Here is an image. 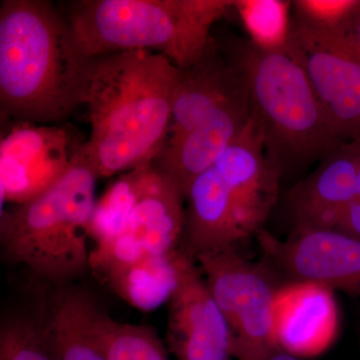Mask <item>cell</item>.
Wrapping results in <instances>:
<instances>
[{"label": "cell", "instance_id": "obj_1", "mask_svg": "<svg viewBox=\"0 0 360 360\" xmlns=\"http://www.w3.org/2000/svg\"><path fill=\"white\" fill-rule=\"evenodd\" d=\"M90 63L63 11L47 0L0 4L1 120L49 124L85 103Z\"/></svg>", "mask_w": 360, "mask_h": 360}, {"label": "cell", "instance_id": "obj_2", "mask_svg": "<svg viewBox=\"0 0 360 360\" xmlns=\"http://www.w3.org/2000/svg\"><path fill=\"white\" fill-rule=\"evenodd\" d=\"M180 70L153 51L110 52L91 58L85 103V148L98 177H110L155 161L172 120Z\"/></svg>", "mask_w": 360, "mask_h": 360}, {"label": "cell", "instance_id": "obj_3", "mask_svg": "<svg viewBox=\"0 0 360 360\" xmlns=\"http://www.w3.org/2000/svg\"><path fill=\"white\" fill-rule=\"evenodd\" d=\"M251 115L231 44L212 37L200 58L180 70L169 129L153 163L186 198L194 179L233 143Z\"/></svg>", "mask_w": 360, "mask_h": 360}, {"label": "cell", "instance_id": "obj_4", "mask_svg": "<svg viewBox=\"0 0 360 360\" xmlns=\"http://www.w3.org/2000/svg\"><path fill=\"white\" fill-rule=\"evenodd\" d=\"M99 179L85 141L65 174L44 193L2 210L0 243L7 262L27 267L52 288L90 269L87 227Z\"/></svg>", "mask_w": 360, "mask_h": 360}, {"label": "cell", "instance_id": "obj_5", "mask_svg": "<svg viewBox=\"0 0 360 360\" xmlns=\"http://www.w3.org/2000/svg\"><path fill=\"white\" fill-rule=\"evenodd\" d=\"M233 0H77L63 13L89 58L153 51L179 70L193 65Z\"/></svg>", "mask_w": 360, "mask_h": 360}, {"label": "cell", "instance_id": "obj_6", "mask_svg": "<svg viewBox=\"0 0 360 360\" xmlns=\"http://www.w3.org/2000/svg\"><path fill=\"white\" fill-rule=\"evenodd\" d=\"M243 72L267 155L278 168L323 160L345 143L328 122L307 73L290 51L229 41Z\"/></svg>", "mask_w": 360, "mask_h": 360}, {"label": "cell", "instance_id": "obj_7", "mask_svg": "<svg viewBox=\"0 0 360 360\" xmlns=\"http://www.w3.org/2000/svg\"><path fill=\"white\" fill-rule=\"evenodd\" d=\"M201 274L231 329L232 356L267 360L277 349L274 328L276 288L269 270L234 248L200 255Z\"/></svg>", "mask_w": 360, "mask_h": 360}, {"label": "cell", "instance_id": "obj_8", "mask_svg": "<svg viewBox=\"0 0 360 360\" xmlns=\"http://www.w3.org/2000/svg\"><path fill=\"white\" fill-rule=\"evenodd\" d=\"M288 51L302 66L342 142L360 139V52L347 32H323L292 20Z\"/></svg>", "mask_w": 360, "mask_h": 360}, {"label": "cell", "instance_id": "obj_9", "mask_svg": "<svg viewBox=\"0 0 360 360\" xmlns=\"http://www.w3.org/2000/svg\"><path fill=\"white\" fill-rule=\"evenodd\" d=\"M182 248L194 260L234 248L262 231L264 217L255 196L214 163L194 179L187 191Z\"/></svg>", "mask_w": 360, "mask_h": 360}, {"label": "cell", "instance_id": "obj_10", "mask_svg": "<svg viewBox=\"0 0 360 360\" xmlns=\"http://www.w3.org/2000/svg\"><path fill=\"white\" fill-rule=\"evenodd\" d=\"M184 201L179 187L153 162L124 229L90 251V269L97 276L113 267L179 248L186 227Z\"/></svg>", "mask_w": 360, "mask_h": 360}, {"label": "cell", "instance_id": "obj_11", "mask_svg": "<svg viewBox=\"0 0 360 360\" xmlns=\"http://www.w3.org/2000/svg\"><path fill=\"white\" fill-rule=\"evenodd\" d=\"M82 144L58 125L16 122L0 141L1 206L44 193L65 174Z\"/></svg>", "mask_w": 360, "mask_h": 360}, {"label": "cell", "instance_id": "obj_12", "mask_svg": "<svg viewBox=\"0 0 360 360\" xmlns=\"http://www.w3.org/2000/svg\"><path fill=\"white\" fill-rule=\"evenodd\" d=\"M258 243L293 281H307L360 296V240L335 229L293 231L283 241L262 231Z\"/></svg>", "mask_w": 360, "mask_h": 360}, {"label": "cell", "instance_id": "obj_13", "mask_svg": "<svg viewBox=\"0 0 360 360\" xmlns=\"http://www.w3.org/2000/svg\"><path fill=\"white\" fill-rule=\"evenodd\" d=\"M195 264L184 250L179 285L168 302V347L179 360H229L231 329Z\"/></svg>", "mask_w": 360, "mask_h": 360}, {"label": "cell", "instance_id": "obj_14", "mask_svg": "<svg viewBox=\"0 0 360 360\" xmlns=\"http://www.w3.org/2000/svg\"><path fill=\"white\" fill-rule=\"evenodd\" d=\"M277 347L297 359L317 356L335 341L338 310L333 290L307 281L279 286L274 298Z\"/></svg>", "mask_w": 360, "mask_h": 360}, {"label": "cell", "instance_id": "obj_15", "mask_svg": "<svg viewBox=\"0 0 360 360\" xmlns=\"http://www.w3.org/2000/svg\"><path fill=\"white\" fill-rule=\"evenodd\" d=\"M359 141L345 142L322 160L321 167L290 195L295 231L333 229L336 217L356 198Z\"/></svg>", "mask_w": 360, "mask_h": 360}, {"label": "cell", "instance_id": "obj_16", "mask_svg": "<svg viewBox=\"0 0 360 360\" xmlns=\"http://www.w3.org/2000/svg\"><path fill=\"white\" fill-rule=\"evenodd\" d=\"M96 300L77 286L52 288L40 304L42 331L52 360H106L92 330Z\"/></svg>", "mask_w": 360, "mask_h": 360}, {"label": "cell", "instance_id": "obj_17", "mask_svg": "<svg viewBox=\"0 0 360 360\" xmlns=\"http://www.w3.org/2000/svg\"><path fill=\"white\" fill-rule=\"evenodd\" d=\"M184 250L151 255L98 276L116 295L139 311L149 312L168 302L179 283Z\"/></svg>", "mask_w": 360, "mask_h": 360}, {"label": "cell", "instance_id": "obj_18", "mask_svg": "<svg viewBox=\"0 0 360 360\" xmlns=\"http://www.w3.org/2000/svg\"><path fill=\"white\" fill-rule=\"evenodd\" d=\"M91 323L106 360H168L155 328L116 321L98 302L92 310Z\"/></svg>", "mask_w": 360, "mask_h": 360}, {"label": "cell", "instance_id": "obj_19", "mask_svg": "<svg viewBox=\"0 0 360 360\" xmlns=\"http://www.w3.org/2000/svg\"><path fill=\"white\" fill-rule=\"evenodd\" d=\"M151 165L153 162L146 163L118 175L96 200L87 227V236L96 245L108 243L124 229L141 196Z\"/></svg>", "mask_w": 360, "mask_h": 360}, {"label": "cell", "instance_id": "obj_20", "mask_svg": "<svg viewBox=\"0 0 360 360\" xmlns=\"http://www.w3.org/2000/svg\"><path fill=\"white\" fill-rule=\"evenodd\" d=\"M291 7L292 1L288 0H233L232 9L251 44L264 51H283L290 46Z\"/></svg>", "mask_w": 360, "mask_h": 360}, {"label": "cell", "instance_id": "obj_21", "mask_svg": "<svg viewBox=\"0 0 360 360\" xmlns=\"http://www.w3.org/2000/svg\"><path fill=\"white\" fill-rule=\"evenodd\" d=\"M0 360H52L42 331L40 307L6 317L0 326Z\"/></svg>", "mask_w": 360, "mask_h": 360}, {"label": "cell", "instance_id": "obj_22", "mask_svg": "<svg viewBox=\"0 0 360 360\" xmlns=\"http://www.w3.org/2000/svg\"><path fill=\"white\" fill-rule=\"evenodd\" d=\"M295 20L323 32H347L360 9V0H295Z\"/></svg>", "mask_w": 360, "mask_h": 360}, {"label": "cell", "instance_id": "obj_23", "mask_svg": "<svg viewBox=\"0 0 360 360\" xmlns=\"http://www.w3.org/2000/svg\"><path fill=\"white\" fill-rule=\"evenodd\" d=\"M333 229L360 240V198H354L340 210Z\"/></svg>", "mask_w": 360, "mask_h": 360}, {"label": "cell", "instance_id": "obj_24", "mask_svg": "<svg viewBox=\"0 0 360 360\" xmlns=\"http://www.w3.org/2000/svg\"><path fill=\"white\" fill-rule=\"evenodd\" d=\"M347 33L360 52V9L356 16H355L354 21H352Z\"/></svg>", "mask_w": 360, "mask_h": 360}, {"label": "cell", "instance_id": "obj_25", "mask_svg": "<svg viewBox=\"0 0 360 360\" xmlns=\"http://www.w3.org/2000/svg\"><path fill=\"white\" fill-rule=\"evenodd\" d=\"M267 360H300L297 357L293 356L288 352H283L281 348H277L276 352L270 355L269 359Z\"/></svg>", "mask_w": 360, "mask_h": 360}, {"label": "cell", "instance_id": "obj_26", "mask_svg": "<svg viewBox=\"0 0 360 360\" xmlns=\"http://www.w3.org/2000/svg\"><path fill=\"white\" fill-rule=\"evenodd\" d=\"M356 198H360V155L356 172Z\"/></svg>", "mask_w": 360, "mask_h": 360}]
</instances>
